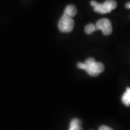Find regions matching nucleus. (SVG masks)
<instances>
[{"mask_svg": "<svg viewBox=\"0 0 130 130\" xmlns=\"http://www.w3.org/2000/svg\"><path fill=\"white\" fill-rule=\"evenodd\" d=\"M126 7L127 9H130V2L127 3V4L126 5Z\"/></svg>", "mask_w": 130, "mask_h": 130, "instance_id": "10", "label": "nucleus"}, {"mask_svg": "<svg viewBox=\"0 0 130 130\" xmlns=\"http://www.w3.org/2000/svg\"><path fill=\"white\" fill-rule=\"evenodd\" d=\"M74 22L71 17L64 14L59 21L58 28L61 32H70L74 28Z\"/></svg>", "mask_w": 130, "mask_h": 130, "instance_id": "3", "label": "nucleus"}, {"mask_svg": "<svg viewBox=\"0 0 130 130\" xmlns=\"http://www.w3.org/2000/svg\"><path fill=\"white\" fill-rule=\"evenodd\" d=\"M90 5L93 7L95 12L101 14H107L116 8L117 3L114 0H106L103 3L101 4L93 0L90 2Z\"/></svg>", "mask_w": 130, "mask_h": 130, "instance_id": "2", "label": "nucleus"}, {"mask_svg": "<svg viewBox=\"0 0 130 130\" xmlns=\"http://www.w3.org/2000/svg\"><path fill=\"white\" fill-rule=\"evenodd\" d=\"M98 130H113V129H111V127H109V126H105V125H102L99 127V129Z\"/></svg>", "mask_w": 130, "mask_h": 130, "instance_id": "9", "label": "nucleus"}, {"mask_svg": "<svg viewBox=\"0 0 130 130\" xmlns=\"http://www.w3.org/2000/svg\"><path fill=\"white\" fill-rule=\"evenodd\" d=\"M69 130H83L81 127V121L79 119H73L70 121Z\"/></svg>", "mask_w": 130, "mask_h": 130, "instance_id": "5", "label": "nucleus"}, {"mask_svg": "<svg viewBox=\"0 0 130 130\" xmlns=\"http://www.w3.org/2000/svg\"><path fill=\"white\" fill-rule=\"evenodd\" d=\"M77 12V8H76V7L74 5H67L66 7V8H65L64 14L70 16L71 18L75 16Z\"/></svg>", "mask_w": 130, "mask_h": 130, "instance_id": "6", "label": "nucleus"}, {"mask_svg": "<svg viewBox=\"0 0 130 130\" xmlns=\"http://www.w3.org/2000/svg\"><path fill=\"white\" fill-rule=\"evenodd\" d=\"M77 67L81 70H85L88 74L93 77H96L104 70V65L101 62H97L93 58L87 59L84 63L79 62Z\"/></svg>", "mask_w": 130, "mask_h": 130, "instance_id": "1", "label": "nucleus"}, {"mask_svg": "<svg viewBox=\"0 0 130 130\" xmlns=\"http://www.w3.org/2000/svg\"><path fill=\"white\" fill-rule=\"evenodd\" d=\"M97 30H101L106 36L110 35L112 32V25L111 21L107 18L99 20L95 25Z\"/></svg>", "mask_w": 130, "mask_h": 130, "instance_id": "4", "label": "nucleus"}, {"mask_svg": "<svg viewBox=\"0 0 130 130\" xmlns=\"http://www.w3.org/2000/svg\"><path fill=\"white\" fill-rule=\"evenodd\" d=\"M122 103L126 106H130V88H127L121 98Z\"/></svg>", "mask_w": 130, "mask_h": 130, "instance_id": "7", "label": "nucleus"}, {"mask_svg": "<svg viewBox=\"0 0 130 130\" xmlns=\"http://www.w3.org/2000/svg\"><path fill=\"white\" fill-rule=\"evenodd\" d=\"M95 30H97V28H96L95 25H94V24L87 25L85 28V31L87 34H91V33L95 32Z\"/></svg>", "mask_w": 130, "mask_h": 130, "instance_id": "8", "label": "nucleus"}]
</instances>
